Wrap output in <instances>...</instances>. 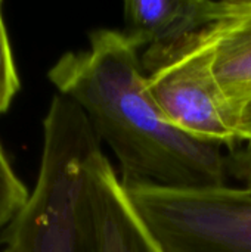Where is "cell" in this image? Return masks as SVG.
I'll return each instance as SVG.
<instances>
[{
    "label": "cell",
    "mask_w": 251,
    "mask_h": 252,
    "mask_svg": "<svg viewBox=\"0 0 251 252\" xmlns=\"http://www.w3.org/2000/svg\"><path fill=\"white\" fill-rule=\"evenodd\" d=\"M143 47L123 30L96 28L64 53L47 78L86 115L120 165L124 186L194 189L228 185L225 148L175 127L146 89Z\"/></svg>",
    "instance_id": "obj_1"
},
{
    "label": "cell",
    "mask_w": 251,
    "mask_h": 252,
    "mask_svg": "<svg viewBox=\"0 0 251 252\" xmlns=\"http://www.w3.org/2000/svg\"><path fill=\"white\" fill-rule=\"evenodd\" d=\"M83 111L55 94L43 120L37 182L24 208L0 235V252H93L87 185L102 154Z\"/></svg>",
    "instance_id": "obj_2"
},
{
    "label": "cell",
    "mask_w": 251,
    "mask_h": 252,
    "mask_svg": "<svg viewBox=\"0 0 251 252\" xmlns=\"http://www.w3.org/2000/svg\"><path fill=\"white\" fill-rule=\"evenodd\" d=\"M124 188L163 252H251L249 188Z\"/></svg>",
    "instance_id": "obj_3"
},
{
    "label": "cell",
    "mask_w": 251,
    "mask_h": 252,
    "mask_svg": "<svg viewBox=\"0 0 251 252\" xmlns=\"http://www.w3.org/2000/svg\"><path fill=\"white\" fill-rule=\"evenodd\" d=\"M146 89L164 117L183 133L229 152L240 146L237 112L226 102L213 68L210 27L142 52Z\"/></svg>",
    "instance_id": "obj_4"
},
{
    "label": "cell",
    "mask_w": 251,
    "mask_h": 252,
    "mask_svg": "<svg viewBox=\"0 0 251 252\" xmlns=\"http://www.w3.org/2000/svg\"><path fill=\"white\" fill-rule=\"evenodd\" d=\"M87 198L93 252H163L104 152L90 167Z\"/></svg>",
    "instance_id": "obj_5"
},
{
    "label": "cell",
    "mask_w": 251,
    "mask_h": 252,
    "mask_svg": "<svg viewBox=\"0 0 251 252\" xmlns=\"http://www.w3.org/2000/svg\"><path fill=\"white\" fill-rule=\"evenodd\" d=\"M228 0H127L123 6L124 28L143 47L178 41L216 24Z\"/></svg>",
    "instance_id": "obj_6"
},
{
    "label": "cell",
    "mask_w": 251,
    "mask_h": 252,
    "mask_svg": "<svg viewBox=\"0 0 251 252\" xmlns=\"http://www.w3.org/2000/svg\"><path fill=\"white\" fill-rule=\"evenodd\" d=\"M213 68L229 106L251 99V0H228L223 16L210 25Z\"/></svg>",
    "instance_id": "obj_7"
},
{
    "label": "cell",
    "mask_w": 251,
    "mask_h": 252,
    "mask_svg": "<svg viewBox=\"0 0 251 252\" xmlns=\"http://www.w3.org/2000/svg\"><path fill=\"white\" fill-rule=\"evenodd\" d=\"M30 198L27 186L13 171L0 145V230H4Z\"/></svg>",
    "instance_id": "obj_8"
},
{
    "label": "cell",
    "mask_w": 251,
    "mask_h": 252,
    "mask_svg": "<svg viewBox=\"0 0 251 252\" xmlns=\"http://www.w3.org/2000/svg\"><path fill=\"white\" fill-rule=\"evenodd\" d=\"M1 6L3 1L0 0V114L6 112L10 108L16 93L21 89L18 69L15 65L6 24L1 13Z\"/></svg>",
    "instance_id": "obj_9"
},
{
    "label": "cell",
    "mask_w": 251,
    "mask_h": 252,
    "mask_svg": "<svg viewBox=\"0 0 251 252\" xmlns=\"http://www.w3.org/2000/svg\"><path fill=\"white\" fill-rule=\"evenodd\" d=\"M228 168L244 188L251 189V145H243L228 154Z\"/></svg>",
    "instance_id": "obj_10"
},
{
    "label": "cell",
    "mask_w": 251,
    "mask_h": 252,
    "mask_svg": "<svg viewBox=\"0 0 251 252\" xmlns=\"http://www.w3.org/2000/svg\"><path fill=\"white\" fill-rule=\"evenodd\" d=\"M235 133L240 145H251V99L238 109Z\"/></svg>",
    "instance_id": "obj_11"
}]
</instances>
